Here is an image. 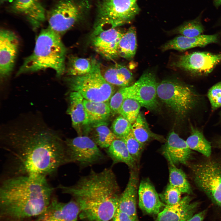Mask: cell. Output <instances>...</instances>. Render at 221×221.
<instances>
[{"instance_id":"1","label":"cell","mask_w":221,"mask_h":221,"mask_svg":"<svg viewBox=\"0 0 221 221\" xmlns=\"http://www.w3.org/2000/svg\"><path fill=\"white\" fill-rule=\"evenodd\" d=\"M3 178L22 175L47 177L68 164L65 140L39 113L22 114L1 126Z\"/></svg>"},{"instance_id":"2","label":"cell","mask_w":221,"mask_h":221,"mask_svg":"<svg viewBox=\"0 0 221 221\" xmlns=\"http://www.w3.org/2000/svg\"><path fill=\"white\" fill-rule=\"evenodd\" d=\"M54 190L47 177L43 176L22 175L2 179L1 215L17 221L38 217L50 204Z\"/></svg>"},{"instance_id":"3","label":"cell","mask_w":221,"mask_h":221,"mask_svg":"<svg viewBox=\"0 0 221 221\" xmlns=\"http://www.w3.org/2000/svg\"><path fill=\"white\" fill-rule=\"evenodd\" d=\"M119 186L107 180H90L79 189L73 198L79 208L80 219L88 221H109L118 209Z\"/></svg>"},{"instance_id":"4","label":"cell","mask_w":221,"mask_h":221,"mask_svg":"<svg viewBox=\"0 0 221 221\" xmlns=\"http://www.w3.org/2000/svg\"><path fill=\"white\" fill-rule=\"evenodd\" d=\"M66 53L61 36L47 27L40 31L33 52L25 58L16 76L51 68L59 78L65 72Z\"/></svg>"},{"instance_id":"5","label":"cell","mask_w":221,"mask_h":221,"mask_svg":"<svg viewBox=\"0 0 221 221\" xmlns=\"http://www.w3.org/2000/svg\"><path fill=\"white\" fill-rule=\"evenodd\" d=\"M65 81L72 91L79 93L84 99L95 102H109L114 87L104 79L100 64L95 59L91 71L78 76H68Z\"/></svg>"},{"instance_id":"6","label":"cell","mask_w":221,"mask_h":221,"mask_svg":"<svg viewBox=\"0 0 221 221\" xmlns=\"http://www.w3.org/2000/svg\"><path fill=\"white\" fill-rule=\"evenodd\" d=\"M157 97L180 117H184L196 106L199 96L190 86L175 80L166 79L158 83Z\"/></svg>"},{"instance_id":"7","label":"cell","mask_w":221,"mask_h":221,"mask_svg":"<svg viewBox=\"0 0 221 221\" xmlns=\"http://www.w3.org/2000/svg\"><path fill=\"white\" fill-rule=\"evenodd\" d=\"M137 0H101L93 32L117 28L130 22L138 14Z\"/></svg>"},{"instance_id":"8","label":"cell","mask_w":221,"mask_h":221,"mask_svg":"<svg viewBox=\"0 0 221 221\" xmlns=\"http://www.w3.org/2000/svg\"><path fill=\"white\" fill-rule=\"evenodd\" d=\"M90 5L87 0H58L46 14L48 27L61 36L81 19Z\"/></svg>"},{"instance_id":"9","label":"cell","mask_w":221,"mask_h":221,"mask_svg":"<svg viewBox=\"0 0 221 221\" xmlns=\"http://www.w3.org/2000/svg\"><path fill=\"white\" fill-rule=\"evenodd\" d=\"M191 167L197 186L212 202L221 207V163L209 159Z\"/></svg>"},{"instance_id":"10","label":"cell","mask_w":221,"mask_h":221,"mask_svg":"<svg viewBox=\"0 0 221 221\" xmlns=\"http://www.w3.org/2000/svg\"><path fill=\"white\" fill-rule=\"evenodd\" d=\"M68 163H74L81 169L103 162L106 156L88 136H79L65 140Z\"/></svg>"},{"instance_id":"11","label":"cell","mask_w":221,"mask_h":221,"mask_svg":"<svg viewBox=\"0 0 221 221\" xmlns=\"http://www.w3.org/2000/svg\"><path fill=\"white\" fill-rule=\"evenodd\" d=\"M158 83L154 73L146 71L131 85L122 87L126 99H134L149 110H154L158 107L157 88Z\"/></svg>"},{"instance_id":"12","label":"cell","mask_w":221,"mask_h":221,"mask_svg":"<svg viewBox=\"0 0 221 221\" xmlns=\"http://www.w3.org/2000/svg\"><path fill=\"white\" fill-rule=\"evenodd\" d=\"M221 62V54L194 52L181 55L172 64L175 67L197 75L210 73Z\"/></svg>"},{"instance_id":"13","label":"cell","mask_w":221,"mask_h":221,"mask_svg":"<svg viewBox=\"0 0 221 221\" xmlns=\"http://www.w3.org/2000/svg\"><path fill=\"white\" fill-rule=\"evenodd\" d=\"M20 44L17 34L9 29L0 31V77L3 80L8 78L14 69Z\"/></svg>"},{"instance_id":"14","label":"cell","mask_w":221,"mask_h":221,"mask_svg":"<svg viewBox=\"0 0 221 221\" xmlns=\"http://www.w3.org/2000/svg\"><path fill=\"white\" fill-rule=\"evenodd\" d=\"M124 33L117 28L92 33L91 45L95 51L103 58L113 60L119 57V43Z\"/></svg>"},{"instance_id":"15","label":"cell","mask_w":221,"mask_h":221,"mask_svg":"<svg viewBox=\"0 0 221 221\" xmlns=\"http://www.w3.org/2000/svg\"><path fill=\"white\" fill-rule=\"evenodd\" d=\"M79 206L74 199L67 203L59 201L53 196L46 209L37 221H77Z\"/></svg>"},{"instance_id":"16","label":"cell","mask_w":221,"mask_h":221,"mask_svg":"<svg viewBox=\"0 0 221 221\" xmlns=\"http://www.w3.org/2000/svg\"><path fill=\"white\" fill-rule=\"evenodd\" d=\"M10 10L24 16L34 30L39 28L46 19V14L41 0H14Z\"/></svg>"},{"instance_id":"17","label":"cell","mask_w":221,"mask_h":221,"mask_svg":"<svg viewBox=\"0 0 221 221\" xmlns=\"http://www.w3.org/2000/svg\"><path fill=\"white\" fill-rule=\"evenodd\" d=\"M192 200L187 196L176 204L166 205L157 214L155 221H188L194 215L199 205L198 202Z\"/></svg>"},{"instance_id":"18","label":"cell","mask_w":221,"mask_h":221,"mask_svg":"<svg viewBox=\"0 0 221 221\" xmlns=\"http://www.w3.org/2000/svg\"><path fill=\"white\" fill-rule=\"evenodd\" d=\"M163 153L169 162L174 165H186L192 151L186 141L180 138L174 131L169 134L163 149Z\"/></svg>"},{"instance_id":"19","label":"cell","mask_w":221,"mask_h":221,"mask_svg":"<svg viewBox=\"0 0 221 221\" xmlns=\"http://www.w3.org/2000/svg\"><path fill=\"white\" fill-rule=\"evenodd\" d=\"M138 196L139 207L146 214H158L166 205L160 200L154 186L149 179L141 181Z\"/></svg>"},{"instance_id":"20","label":"cell","mask_w":221,"mask_h":221,"mask_svg":"<svg viewBox=\"0 0 221 221\" xmlns=\"http://www.w3.org/2000/svg\"><path fill=\"white\" fill-rule=\"evenodd\" d=\"M138 183L137 172L131 169L128 183L120 195L118 207L119 210L136 219H138L136 210Z\"/></svg>"},{"instance_id":"21","label":"cell","mask_w":221,"mask_h":221,"mask_svg":"<svg viewBox=\"0 0 221 221\" xmlns=\"http://www.w3.org/2000/svg\"><path fill=\"white\" fill-rule=\"evenodd\" d=\"M218 35H203L194 37H187L181 35L177 36L163 45V51L169 50L184 51L196 47H204L218 41Z\"/></svg>"},{"instance_id":"22","label":"cell","mask_w":221,"mask_h":221,"mask_svg":"<svg viewBox=\"0 0 221 221\" xmlns=\"http://www.w3.org/2000/svg\"><path fill=\"white\" fill-rule=\"evenodd\" d=\"M67 113L71 118L73 127L79 134L83 127L88 125L87 115L83 104L84 98L79 92L72 91L69 96Z\"/></svg>"},{"instance_id":"23","label":"cell","mask_w":221,"mask_h":221,"mask_svg":"<svg viewBox=\"0 0 221 221\" xmlns=\"http://www.w3.org/2000/svg\"><path fill=\"white\" fill-rule=\"evenodd\" d=\"M104 79L113 86L122 87L131 85L133 80L132 72L125 66L115 64L101 71Z\"/></svg>"},{"instance_id":"24","label":"cell","mask_w":221,"mask_h":221,"mask_svg":"<svg viewBox=\"0 0 221 221\" xmlns=\"http://www.w3.org/2000/svg\"><path fill=\"white\" fill-rule=\"evenodd\" d=\"M87 126L86 136L90 137L100 148L107 149L116 138L105 121Z\"/></svg>"},{"instance_id":"25","label":"cell","mask_w":221,"mask_h":221,"mask_svg":"<svg viewBox=\"0 0 221 221\" xmlns=\"http://www.w3.org/2000/svg\"><path fill=\"white\" fill-rule=\"evenodd\" d=\"M106 153L112 160V165L122 162L130 169H135L136 162L130 155L123 139L116 138L106 149Z\"/></svg>"},{"instance_id":"26","label":"cell","mask_w":221,"mask_h":221,"mask_svg":"<svg viewBox=\"0 0 221 221\" xmlns=\"http://www.w3.org/2000/svg\"><path fill=\"white\" fill-rule=\"evenodd\" d=\"M83 104L88 118V125L105 121L111 114L109 102H95L84 99Z\"/></svg>"},{"instance_id":"27","label":"cell","mask_w":221,"mask_h":221,"mask_svg":"<svg viewBox=\"0 0 221 221\" xmlns=\"http://www.w3.org/2000/svg\"><path fill=\"white\" fill-rule=\"evenodd\" d=\"M131 131L137 140L144 145L151 140H164L162 136L154 133L150 130L144 116L141 113L132 125Z\"/></svg>"},{"instance_id":"28","label":"cell","mask_w":221,"mask_h":221,"mask_svg":"<svg viewBox=\"0 0 221 221\" xmlns=\"http://www.w3.org/2000/svg\"><path fill=\"white\" fill-rule=\"evenodd\" d=\"M136 32L135 27H130L124 33L119 43L118 52L119 57L128 60L134 56L137 48Z\"/></svg>"},{"instance_id":"29","label":"cell","mask_w":221,"mask_h":221,"mask_svg":"<svg viewBox=\"0 0 221 221\" xmlns=\"http://www.w3.org/2000/svg\"><path fill=\"white\" fill-rule=\"evenodd\" d=\"M191 150L196 151L207 157L211 153V143L206 138L201 131L196 128L191 127V134L186 141Z\"/></svg>"},{"instance_id":"30","label":"cell","mask_w":221,"mask_h":221,"mask_svg":"<svg viewBox=\"0 0 221 221\" xmlns=\"http://www.w3.org/2000/svg\"><path fill=\"white\" fill-rule=\"evenodd\" d=\"M95 60L71 56L68 59L65 73L68 76H78L87 74L92 70Z\"/></svg>"},{"instance_id":"31","label":"cell","mask_w":221,"mask_h":221,"mask_svg":"<svg viewBox=\"0 0 221 221\" xmlns=\"http://www.w3.org/2000/svg\"><path fill=\"white\" fill-rule=\"evenodd\" d=\"M169 163V184L179 190L182 193H191V188L185 173L174 164Z\"/></svg>"},{"instance_id":"32","label":"cell","mask_w":221,"mask_h":221,"mask_svg":"<svg viewBox=\"0 0 221 221\" xmlns=\"http://www.w3.org/2000/svg\"><path fill=\"white\" fill-rule=\"evenodd\" d=\"M141 106L136 100L130 98L125 99L122 103L118 114L133 124L140 113Z\"/></svg>"},{"instance_id":"33","label":"cell","mask_w":221,"mask_h":221,"mask_svg":"<svg viewBox=\"0 0 221 221\" xmlns=\"http://www.w3.org/2000/svg\"><path fill=\"white\" fill-rule=\"evenodd\" d=\"M204 31V26L199 17L184 23L176 29L175 32L189 37L202 34Z\"/></svg>"},{"instance_id":"34","label":"cell","mask_w":221,"mask_h":221,"mask_svg":"<svg viewBox=\"0 0 221 221\" xmlns=\"http://www.w3.org/2000/svg\"><path fill=\"white\" fill-rule=\"evenodd\" d=\"M132 126L131 123L120 115L114 120L111 130L116 138L123 139L129 134Z\"/></svg>"},{"instance_id":"35","label":"cell","mask_w":221,"mask_h":221,"mask_svg":"<svg viewBox=\"0 0 221 221\" xmlns=\"http://www.w3.org/2000/svg\"><path fill=\"white\" fill-rule=\"evenodd\" d=\"M123 139L131 157L136 162H138L145 145L137 140L131 130L129 134Z\"/></svg>"},{"instance_id":"36","label":"cell","mask_w":221,"mask_h":221,"mask_svg":"<svg viewBox=\"0 0 221 221\" xmlns=\"http://www.w3.org/2000/svg\"><path fill=\"white\" fill-rule=\"evenodd\" d=\"M181 193L179 190L169 184L160 197L166 205L172 206L180 202L181 199Z\"/></svg>"},{"instance_id":"37","label":"cell","mask_w":221,"mask_h":221,"mask_svg":"<svg viewBox=\"0 0 221 221\" xmlns=\"http://www.w3.org/2000/svg\"><path fill=\"white\" fill-rule=\"evenodd\" d=\"M207 96L213 110L221 107V81L216 83L209 90Z\"/></svg>"},{"instance_id":"38","label":"cell","mask_w":221,"mask_h":221,"mask_svg":"<svg viewBox=\"0 0 221 221\" xmlns=\"http://www.w3.org/2000/svg\"><path fill=\"white\" fill-rule=\"evenodd\" d=\"M112 220L114 221H139L138 219L135 218L118 209Z\"/></svg>"},{"instance_id":"39","label":"cell","mask_w":221,"mask_h":221,"mask_svg":"<svg viewBox=\"0 0 221 221\" xmlns=\"http://www.w3.org/2000/svg\"><path fill=\"white\" fill-rule=\"evenodd\" d=\"M206 212V210H204L195 214L188 221H203Z\"/></svg>"},{"instance_id":"40","label":"cell","mask_w":221,"mask_h":221,"mask_svg":"<svg viewBox=\"0 0 221 221\" xmlns=\"http://www.w3.org/2000/svg\"><path fill=\"white\" fill-rule=\"evenodd\" d=\"M214 2L216 6H219L221 5V0H214Z\"/></svg>"},{"instance_id":"41","label":"cell","mask_w":221,"mask_h":221,"mask_svg":"<svg viewBox=\"0 0 221 221\" xmlns=\"http://www.w3.org/2000/svg\"><path fill=\"white\" fill-rule=\"evenodd\" d=\"M217 146L221 149V138H219L217 140L216 142Z\"/></svg>"},{"instance_id":"42","label":"cell","mask_w":221,"mask_h":221,"mask_svg":"<svg viewBox=\"0 0 221 221\" xmlns=\"http://www.w3.org/2000/svg\"><path fill=\"white\" fill-rule=\"evenodd\" d=\"M7 0H1V2H3L6 1H7Z\"/></svg>"},{"instance_id":"43","label":"cell","mask_w":221,"mask_h":221,"mask_svg":"<svg viewBox=\"0 0 221 221\" xmlns=\"http://www.w3.org/2000/svg\"><path fill=\"white\" fill-rule=\"evenodd\" d=\"M219 115H220V118L221 119V111L219 113Z\"/></svg>"},{"instance_id":"44","label":"cell","mask_w":221,"mask_h":221,"mask_svg":"<svg viewBox=\"0 0 221 221\" xmlns=\"http://www.w3.org/2000/svg\"><path fill=\"white\" fill-rule=\"evenodd\" d=\"M9 221H17L16 220H9Z\"/></svg>"},{"instance_id":"45","label":"cell","mask_w":221,"mask_h":221,"mask_svg":"<svg viewBox=\"0 0 221 221\" xmlns=\"http://www.w3.org/2000/svg\"><path fill=\"white\" fill-rule=\"evenodd\" d=\"M112 221H113V220H112Z\"/></svg>"}]
</instances>
